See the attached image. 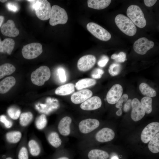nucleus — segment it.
Returning <instances> with one entry per match:
<instances>
[{
    "instance_id": "nucleus-47",
    "label": "nucleus",
    "mask_w": 159,
    "mask_h": 159,
    "mask_svg": "<svg viewBox=\"0 0 159 159\" xmlns=\"http://www.w3.org/2000/svg\"><path fill=\"white\" fill-rule=\"evenodd\" d=\"M4 16H2L0 15V28L1 27L3 22L4 21Z\"/></svg>"
},
{
    "instance_id": "nucleus-45",
    "label": "nucleus",
    "mask_w": 159,
    "mask_h": 159,
    "mask_svg": "<svg viewBox=\"0 0 159 159\" xmlns=\"http://www.w3.org/2000/svg\"><path fill=\"white\" fill-rule=\"evenodd\" d=\"M155 0H144V2L145 5L148 7H151L153 6L156 2Z\"/></svg>"
},
{
    "instance_id": "nucleus-33",
    "label": "nucleus",
    "mask_w": 159,
    "mask_h": 159,
    "mask_svg": "<svg viewBox=\"0 0 159 159\" xmlns=\"http://www.w3.org/2000/svg\"><path fill=\"white\" fill-rule=\"evenodd\" d=\"M121 70V65L117 63H114L111 64L108 69V72L112 76H116L120 74Z\"/></svg>"
},
{
    "instance_id": "nucleus-21",
    "label": "nucleus",
    "mask_w": 159,
    "mask_h": 159,
    "mask_svg": "<svg viewBox=\"0 0 159 159\" xmlns=\"http://www.w3.org/2000/svg\"><path fill=\"white\" fill-rule=\"evenodd\" d=\"M110 0H88V7L96 9H102L108 6L111 3Z\"/></svg>"
},
{
    "instance_id": "nucleus-4",
    "label": "nucleus",
    "mask_w": 159,
    "mask_h": 159,
    "mask_svg": "<svg viewBox=\"0 0 159 159\" xmlns=\"http://www.w3.org/2000/svg\"><path fill=\"white\" fill-rule=\"evenodd\" d=\"M50 76L51 72L49 67L42 66L32 73L31 79L34 85L41 86L49 79Z\"/></svg>"
},
{
    "instance_id": "nucleus-23",
    "label": "nucleus",
    "mask_w": 159,
    "mask_h": 159,
    "mask_svg": "<svg viewBox=\"0 0 159 159\" xmlns=\"http://www.w3.org/2000/svg\"><path fill=\"white\" fill-rule=\"evenodd\" d=\"M109 157V154L107 152L98 149L92 150L88 154L89 159H107Z\"/></svg>"
},
{
    "instance_id": "nucleus-44",
    "label": "nucleus",
    "mask_w": 159,
    "mask_h": 159,
    "mask_svg": "<svg viewBox=\"0 0 159 159\" xmlns=\"http://www.w3.org/2000/svg\"><path fill=\"white\" fill-rule=\"evenodd\" d=\"M132 100L130 99L127 100L124 104L123 107V111L125 112H127L130 110L131 107Z\"/></svg>"
},
{
    "instance_id": "nucleus-18",
    "label": "nucleus",
    "mask_w": 159,
    "mask_h": 159,
    "mask_svg": "<svg viewBox=\"0 0 159 159\" xmlns=\"http://www.w3.org/2000/svg\"><path fill=\"white\" fill-rule=\"evenodd\" d=\"M72 122V119L69 116L64 117L61 120L58 126V130L61 135L66 136L70 134Z\"/></svg>"
},
{
    "instance_id": "nucleus-48",
    "label": "nucleus",
    "mask_w": 159,
    "mask_h": 159,
    "mask_svg": "<svg viewBox=\"0 0 159 159\" xmlns=\"http://www.w3.org/2000/svg\"><path fill=\"white\" fill-rule=\"evenodd\" d=\"M56 159H69L68 158L66 157H62L57 158Z\"/></svg>"
},
{
    "instance_id": "nucleus-31",
    "label": "nucleus",
    "mask_w": 159,
    "mask_h": 159,
    "mask_svg": "<svg viewBox=\"0 0 159 159\" xmlns=\"http://www.w3.org/2000/svg\"><path fill=\"white\" fill-rule=\"evenodd\" d=\"M33 117V115L31 112H24L20 116L19 123L22 126H26L31 121Z\"/></svg>"
},
{
    "instance_id": "nucleus-24",
    "label": "nucleus",
    "mask_w": 159,
    "mask_h": 159,
    "mask_svg": "<svg viewBox=\"0 0 159 159\" xmlns=\"http://www.w3.org/2000/svg\"><path fill=\"white\" fill-rule=\"evenodd\" d=\"M96 83V81L95 79L86 78L79 80L75 86L77 90H80L94 86Z\"/></svg>"
},
{
    "instance_id": "nucleus-28",
    "label": "nucleus",
    "mask_w": 159,
    "mask_h": 159,
    "mask_svg": "<svg viewBox=\"0 0 159 159\" xmlns=\"http://www.w3.org/2000/svg\"><path fill=\"white\" fill-rule=\"evenodd\" d=\"M149 150L152 153H155L159 152V133L151 140L148 145Z\"/></svg>"
},
{
    "instance_id": "nucleus-11",
    "label": "nucleus",
    "mask_w": 159,
    "mask_h": 159,
    "mask_svg": "<svg viewBox=\"0 0 159 159\" xmlns=\"http://www.w3.org/2000/svg\"><path fill=\"white\" fill-rule=\"evenodd\" d=\"M100 125V122L97 119L88 118L81 121L79 124L80 132L83 134L90 133L97 128Z\"/></svg>"
},
{
    "instance_id": "nucleus-50",
    "label": "nucleus",
    "mask_w": 159,
    "mask_h": 159,
    "mask_svg": "<svg viewBox=\"0 0 159 159\" xmlns=\"http://www.w3.org/2000/svg\"><path fill=\"white\" fill-rule=\"evenodd\" d=\"M7 0H0V1L2 3H4L7 1Z\"/></svg>"
},
{
    "instance_id": "nucleus-17",
    "label": "nucleus",
    "mask_w": 159,
    "mask_h": 159,
    "mask_svg": "<svg viewBox=\"0 0 159 159\" xmlns=\"http://www.w3.org/2000/svg\"><path fill=\"white\" fill-rule=\"evenodd\" d=\"M92 94V91L89 90H83L73 93L71 96V100L74 104H80L91 97Z\"/></svg>"
},
{
    "instance_id": "nucleus-10",
    "label": "nucleus",
    "mask_w": 159,
    "mask_h": 159,
    "mask_svg": "<svg viewBox=\"0 0 159 159\" xmlns=\"http://www.w3.org/2000/svg\"><path fill=\"white\" fill-rule=\"evenodd\" d=\"M96 62L95 57L92 55L84 56L78 60L77 67L80 71L85 72L91 69L95 65Z\"/></svg>"
},
{
    "instance_id": "nucleus-36",
    "label": "nucleus",
    "mask_w": 159,
    "mask_h": 159,
    "mask_svg": "<svg viewBox=\"0 0 159 159\" xmlns=\"http://www.w3.org/2000/svg\"><path fill=\"white\" fill-rule=\"evenodd\" d=\"M111 58L114 59L117 62H123L126 60V54L122 52H119L118 54H114L111 56Z\"/></svg>"
},
{
    "instance_id": "nucleus-19",
    "label": "nucleus",
    "mask_w": 159,
    "mask_h": 159,
    "mask_svg": "<svg viewBox=\"0 0 159 159\" xmlns=\"http://www.w3.org/2000/svg\"><path fill=\"white\" fill-rule=\"evenodd\" d=\"M16 80L12 76L6 77L0 82V93L7 92L15 84Z\"/></svg>"
},
{
    "instance_id": "nucleus-51",
    "label": "nucleus",
    "mask_w": 159,
    "mask_h": 159,
    "mask_svg": "<svg viewBox=\"0 0 159 159\" xmlns=\"http://www.w3.org/2000/svg\"><path fill=\"white\" fill-rule=\"evenodd\" d=\"M5 159H13L11 157H8L6 158Z\"/></svg>"
},
{
    "instance_id": "nucleus-22",
    "label": "nucleus",
    "mask_w": 159,
    "mask_h": 159,
    "mask_svg": "<svg viewBox=\"0 0 159 159\" xmlns=\"http://www.w3.org/2000/svg\"><path fill=\"white\" fill-rule=\"evenodd\" d=\"M74 85L73 83H69L58 87L55 90L56 94L61 96L69 95L74 91Z\"/></svg>"
},
{
    "instance_id": "nucleus-39",
    "label": "nucleus",
    "mask_w": 159,
    "mask_h": 159,
    "mask_svg": "<svg viewBox=\"0 0 159 159\" xmlns=\"http://www.w3.org/2000/svg\"><path fill=\"white\" fill-rule=\"evenodd\" d=\"M19 159H29L28 153L26 148L22 147L20 150L18 155Z\"/></svg>"
},
{
    "instance_id": "nucleus-46",
    "label": "nucleus",
    "mask_w": 159,
    "mask_h": 159,
    "mask_svg": "<svg viewBox=\"0 0 159 159\" xmlns=\"http://www.w3.org/2000/svg\"><path fill=\"white\" fill-rule=\"evenodd\" d=\"M122 113V109H119L116 112V114L118 116H121Z\"/></svg>"
},
{
    "instance_id": "nucleus-9",
    "label": "nucleus",
    "mask_w": 159,
    "mask_h": 159,
    "mask_svg": "<svg viewBox=\"0 0 159 159\" xmlns=\"http://www.w3.org/2000/svg\"><path fill=\"white\" fill-rule=\"evenodd\" d=\"M154 46V43L145 37H141L137 40L133 44V49L138 54L144 55L147 51L152 48Z\"/></svg>"
},
{
    "instance_id": "nucleus-5",
    "label": "nucleus",
    "mask_w": 159,
    "mask_h": 159,
    "mask_svg": "<svg viewBox=\"0 0 159 159\" xmlns=\"http://www.w3.org/2000/svg\"><path fill=\"white\" fill-rule=\"evenodd\" d=\"M68 19L67 13L64 9L56 5L52 6L49 21L50 25L54 26L59 24H65Z\"/></svg>"
},
{
    "instance_id": "nucleus-52",
    "label": "nucleus",
    "mask_w": 159,
    "mask_h": 159,
    "mask_svg": "<svg viewBox=\"0 0 159 159\" xmlns=\"http://www.w3.org/2000/svg\"><path fill=\"white\" fill-rule=\"evenodd\" d=\"M1 39H0V42H1Z\"/></svg>"
},
{
    "instance_id": "nucleus-29",
    "label": "nucleus",
    "mask_w": 159,
    "mask_h": 159,
    "mask_svg": "<svg viewBox=\"0 0 159 159\" xmlns=\"http://www.w3.org/2000/svg\"><path fill=\"white\" fill-rule=\"evenodd\" d=\"M21 133L19 131L9 132L6 135L8 141L11 143H15L19 142L21 137Z\"/></svg>"
},
{
    "instance_id": "nucleus-13",
    "label": "nucleus",
    "mask_w": 159,
    "mask_h": 159,
    "mask_svg": "<svg viewBox=\"0 0 159 159\" xmlns=\"http://www.w3.org/2000/svg\"><path fill=\"white\" fill-rule=\"evenodd\" d=\"M131 116L132 119L135 122L141 120L145 116V112L140 102L136 98H134L132 101Z\"/></svg>"
},
{
    "instance_id": "nucleus-2",
    "label": "nucleus",
    "mask_w": 159,
    "mask_h": 159,
    "mask_svg": "<svg viewBox=\"0 0 159 159\" xmlns=\"http://www.w3.org/2000/svg\"><path fill=\"white\" fill-rule=\"evenodd\" d=\"M115 24L119 29L126 35L132 36L137 32V28L133 22L126 16L122 14L117 15L115 18Z\"/></svg>"
},
{
    "instance_id": "nucleus-15",
    "label": "nucleus",
    "mask_w": 159,
    "mask_h": 159,
    "mask_svg": "<svg viewBox=\"0 0 159 159\" xmlns=\"http://www.w3.org/2000/svg\"><path fill=\"white\" fill-rule=\"evenodd\" d=\"M102 104V101L100 98L97 96H94L82 103L80 107L84 110H92L100 108Z\"/></svg>"
},
{
    "instance_id": "nucleus-8",
    "label": "nucleus",
    "mask_w": 159,
    "mask_h": 159,
    "mask_svg": "<svg viewBox=\"0 0 159 159\" xmlns=\"http://www.w3.org/2000/svg\"><path fill=\"white\" fill-rule=\"evenodd\" d=\"M159 123L152 122L143 129L141 135V139L144 143H148L159 132Z\"/></svg>"
},
{
    "instance_id": "nucleus-43",
    "label": "nucleus",
    "mask_w": 159,
    "mask_h": 159,
    "mask_svg": "<svg viewBox=\"0 0 159 159\" xmlns=\"http://www.w3.org/2000/svg\"><path fill=\"white\" fill-rule=\"evenodd\" d=\"M58 73L60 80L64 82L66 80V76L64 70L62 68H59L58 70Z\"/></svg>"
},
{
    "instance_id": "nucleus-25",
    "label": "nucleus",
    "mask_w": 159,
    "mask_h": 159,
    "mask_svg": "<svg viewBox=\"0 0 159 159\" xmlns=\"http://www.w3.org/2000/svg\"><path fill=\"white\" fill-rule=\"evenodd\" d=\"M139 89L142 94L147 97L151 98L156 95L155 90L146 83H141L139 86Z\"/></svg>"
},
{
    "instance_id": "nucleus-32",
    "label": "nucleus",
    "mask_w": 159,
    "mask_h": 159,
    "mask_svg": "<svg viewBox=\"0 0 159 159\" xmlns=\"http://www.w3.org/2000/svg\"><path fill=\"white\" fill-rule=\"evenodd\" d=\"M28 145L30 148V151L31 154L34 156L38 155L40 152V147L37 143L34 140H31L29 141Z\"/></svg>"
},
{
    "instance_id": "nucleus-16",
    "label": "nucleus",
    "mask_w": 159,
    "mask_h": 159,
    "mask_svg": "<svg viewBox=\"0 0 159 159\" xmlns=\"http://www.w3.org/2000/svg\"><path fill=\"white\" fill-rule=\"evenodd\" d=\"M115 136V133L112 129L108 127L103 128L96 134L95 138L98 142L105 143L112 140Z\"/></svg>"
},
{
    "instance_id": "nucleus-27",
    "label": "nucleus",
    "mask_w": 159,
    "mask_h": 159,
    "mask_svg": "<svg viewBox=\"0 0 159 159\" xmlns=\"http://www.w3.org/2000/svg\"><path fill=\"white\" fill-rule=\"evenodd\" d=\"M48 140L50 144L55 148H58L61 145L62 140L56 132L50 133L48 136Z\"/></svg>"
},
{
    "instance_id": "nucleus-40",
    "label": "nucleus",
    "mask_w": 159,
    "mask_h": 159,
    "mask_svg": "<svg viewBox=\"0 0 159 159\" xmlns=\"http://www.w3.org/2000/svg\"><path fill=\"white\" fill-rule=\"evenodd\" d=\"M109 61V57L107 56H102L97 62L98 65L101 67H105Z\"/></svg>"
},
{
    "instance_id": "nucleus-49",
    "label": "nucleus",
    "mask_w": 159,
    "mask_h": 159,
    "mask_svg": "<svg viewBox=\"0 0 159 159\" xmlns=\"http://www.w3.org/2000/svg\"><path fill=\"white\" fill-rule=\"evenodd\" d=\"M111 159H119V158L117 156H113Z\"/></svg>"
},
{
    "instance_id": "nucleus-26",
    "label": "nucleus",
    "mask_w": 159,
    "mask_h": 159,
    "mask_svg": "<svg viewBox=\"0 0 159 159\" xmlns=\"http://www.w3.org/2000/svg\"><path fill=\"white\" fill-rule=\"evenodd\" d=\"M16 70L15 67L12 64L6 63L0 66V79L5 76L9 75Z\"/></svg>"
},
{
    "instance_id": "nucleus-42",
    "label": "nucleus",
    "mask_w": 159,
    "mask_h": 159,
    "mask_svg": "<svg viewBox=\"0 0 159 159\" xmlns=\"http://www.w3.org/2000/svg\"><path fill=\"white\" fill-rule=\"evenodd\" d=\"M0 121L4 123L6 127L7 128H10L12 125V122L8 120L4 115H2L0 116Z\"/></svg>"
},
{
    "instance_id": "nucleus-34",
    "label": "nucleus",
    "mask_w": 159,
    "mask_h": 159,
    "mask_svg": "<svg viewBox=\"0 0 159 159\" xmlns=\"http://www.w3.org/2000/svg\"><path fill=\"white\" fill-rule=\"evenodd\" d=\"M47 123V120L46 115L42 114L37 118L35 123L37 127L39 130H42L45 127Z\"/></svg>"
},
{
    "instance_id": "nucleus-6",
    "label": "nucleus",
    "mask_w": 159,
    "mask_h": 159,
    "mask_svg": "<svg viewBox=\"0 0 159 159\" xmlns=\"http://www.w3.org/2000/svg\"><path fill=\"white\" fill-rule=\"evenodd\" d=\"M43 51L42 45L39 43H32L24 46L22 53L25 59H31L38 57Z\"/></svg>"
},
{
    "instance_id": "nucleus-41",
    "label": "nucleus",
    "mask_w": 159,
    "mask_h": 159,
    "mask_svg": "<svg viewBox=\"0 0 159 159\" xmlns=\"http://www.w3.org/2000/svg\"><path fill=\"white\" fill-rule=\"evenodd\" d=\"M6 6V7L9 10L14 12L17 11L19 9L18 5L12 2L7 3Z\"/></svg>"
},
{
    "instance_id": "nucleus-14",
    "label": "nucleus",
    "mask_w": 159,
    "mask_h": 159,
    "mask_svg": "<svg viewBox=\"0 0 159 159\" xmlns=\"http://www.w3.org/2000/svg\"><path fill=\"white\" fill-rule=\"evenodd\" d=\"M1 31L3 35L9 37H16L19 33V30L15 26L14 22L12 20H8L2 25Z\"/></svg>"
},
{
    "instance_id": "nucleus-12",
    "label": "nucleus",
    "mask_w": 159,
    "mask_h": 159,
    "mask_svg": "<svg viewBox=\"0 0 159 159\" xmlns=\"http://www.w3.org/2000/svg\"><path fill=\"white\" fill-rule=\"evenodd\" d=\"M123 93V88L121 85L116 84L113 85L107 92L106 100L110 104L116 103L122 96Z\"/></svg>"
},
{
    "instance_id": "nucleus-3",
    "label": "nucleus",
    "mask_w": 159,
    "mask_h": 159,
    "mask_svg": "<svg viewBox=\"0 0 159 159\" xmlns=\"http://www.w3.org/2000/svg\"><path fill=\"white\" fill-rule=\"evenodd\" d=\"M127 14L128 18L140 28H143L146 24L144 14L140 8L138 6L132 5L127 8Z\"/></svg>"
},
{
    "instance_id": "nucleus-1",
    "label": "nucleus",
    "mask_w": 159,
    "mask_h": 159,
    "mask_svg": "<svg viewBox=\"0 0 159 159\" xmlns=\"http://www.w3.org/2000/svg\"><path fill=\"white\" fill-rule=\"evenodd\" d=\"M31 2L32 9L37 17L42 20L50 19L51 7L50 3L46 0H27Z\"/></svg>"
},
{
    "instance_id": "nucleus-38",
    "label": "nucleus",
    "mask_w": 159,
    "mask_h": 159,
    "mask_svg": "<svg viewBox=\"0 0 159 159\" xmlns=\"http://www.w3.org/2000/svg\"><path fill=\"white\" fill-rule=\"evenodd\" d=\"M128 97V95L127 94H124L116 103L115 107L117 108L122 109L123 103L125 102L127 100Z\"/></svg>"
},
{
    "instance_id": "nucleus-35",
    "label": "nucleus",
    "mask_w": 159,
    "mask_h": 159,
    "mask_svg": "<svg viewBox=\"0 0 159 159\" xmlns=\"http://www.w3.org/2000/svg\"><path fill=\"white\" fill-rule=\"evenodd\" d=\"M10 117L13 120H17L20 116V110L14 107L9 108L7 111Z\"/></svg>"
},
{
    "instance_id": "nucleus-37",
    "label": "nucleus",
    "mask_w": 159,
    "mask_h": 159,
    "mask_svg": "<svg viewBox=\"0 0 159 159\" xmlns=\"http://www.w3.org/2000/svg\"><path fill=\"white\" fill-rule=\"evenodd\" d=\"M104 71L100 68H96L92 71L91 76L94 79H99L104 73Z\"/></svg>"
},
{
    "instance_id": "nucleus-30",
    "label": "nucleus",
    "mask_w": 159,
    "mask_h": 159,
    "mask_svg": "<svg viewBox=\"0 0 159 159\" xmlns=\"http://www.w3.org/2000/svg\"><path fill=\"white\" fill-rule=\"evenodd\" d=\"M152 99L151 97L145 96L141 100V104L145 112L148 114L150 113L152 111Z\"/></svg>"
},
{
    "instance_id": "nucleus-7",
    "label": "nucleus",
    "mask_w": 159,
    "mask_h": 159,
    "mask_svg": "<svg viewBox=\"0 0 159 159\" xmlns=\"http://www.w3.org/2000/svg\"><path fill=\"white\" fill-rule=\"evenodd\" d=\"M87 28L94 36L101 40L107 41L111 38V35L107 31L95 23L90 22L87 24Z\"/></svg>"
},
{
    "instance_id": "nucleus-20",
    "label": "nucleus",
    "mask_w": 159,
    "mask_h": 159,
    "mask_svg": "<svg viewBox=\"0 0 159 159\" xmlns=\"http://www.w3.org/2000/svg\"><path fill=\"white\" fill-rule=\"evenodd\" d=\"M15 46L14 40L11 38H6L0 42V52L6 53L10 55Z\"/></svg>"
}]
</instances>
